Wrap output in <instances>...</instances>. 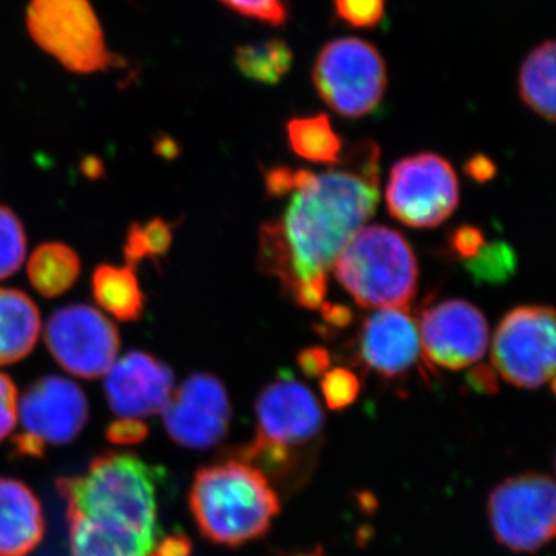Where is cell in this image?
Returning <instances> with one entry per match:
<instances>
[{"mask_svg": "<svg viewBox=\"0 0 556 556\" xmlns=\"http://www.w3.org/2000/svg\"><path fill=\"white\" fill-rule=\"evenodd\" d=\"M380 149L364 139L343 150L324 174L294 170L291 200L280 218L260 229L262 273L306 309H320L340 252L379 203Z\"/></svg>", "mask_w": 556, "mask_h": 556, "instance_id": "6da1fadb", "label": "cell"}, {"mask_svg": "<svg viewBox=\"0 0 556 556\" xmlns=\"http://www.w3.org/2000/svg\"><path fill=\"white\" fill-rule=\"evenodd\" d=\"M189 506L201 535L226 547L265 536L281 508L268 475L243 457L200 468Z\"/></svg>", "mask_w": 556, "mask_h": 556, "instance_id": "7a4b0ae2", "label": "cell"}, {"mask_svg": "<svg viewBox=\"0 0 556 556\" xmlns=\"http://www.w3.org/2000/svg\"><path fill=\"white\" fill-rule=\"evenodd\" d=\"M67 514L116 519L149 533L159 525L153 468L129 452H108L91 460L86 473L58 482Z\"/></svg>", "mask_w": 556, "mask_h": 556, "instance_id": "3957f363", "label": "cell"}, {"mask_svg": "<svg viewBox=\"0 0 556 556\" xmlns=\"http://www.w3.org/2000/svg\"><path fill=\"white\" fill-rule=\"evenodd\" d=\"M332 269L362 308L407 309L416 298L419 268L415 251L402 233L386 226H362Z\"/></svg>", "mask_w": 556, "mask_h": 556, "instance_id": "277c9868", "label": "cell"}, {"mask_svg": "<svg viewBox=\"0 0 556 556\" xmlns=\"http://www.w3.org/2000/svg\"><path fill=\"white\" fill-rule=\"evenodd\" d=\"M27 30L68 72L91 75L118 65L90 0H30Z\"/></svg>", "mask_w": 556, "mask_h": 556, "instance_id": "5b68a950", "label": "cell"}, {"mask_svg": "<svg viewBox=\"0 0 556 556\" xmlns=\"http://www.w3.org/2000/svg\"><path fill=\"white\" fill-rule=\"evenodd\" d=\"M313 83L329 109L361 118L376 110L386 94V61L368 40L334 39L318 51Z\"/></svg>", "mask_w": 556, "mask_h": 556, "instance_id": "8992f818", "label": "cell"}, {"mask_svg": "<svg viewBox=\"0 0 556 556\" xmlns=\"http://www.w3.org/2000/svg\"><path fill=\"white\" fill-rule=\"evenodd\" d=\"M255 416L257 434L241 455L252 464L283 463L291 452L313 444L324 433L320 402L305 383L295 379L281 378L263 388Z\"/></svg>", "mask_w": 556, "mask_h": 556, "instance_id": "52a82bcc", "label": "cell"}, {"mask_svg": "<svg viewBox=\"0 0 556 556\" xmlns=\"http://www.w3.org/2000/svg\"><path fill=\"white\" fill-rule=\"evenodd\" d=\"M486 515L501 546L515 554H535L556 532L554 478L529 471L506 479L490 493Z\"/></svg>", "mask_w": 556, "mask_h": 556, "instance_id": "ba28073f", "label": "cell"}, {"mask_svg": "<svg viewBox=\"0 0 556 556\" xmlns=\"http://www.w3.org/2000/svg\"><path fill=\"white\" fill-rule=\"evenodd\" d=\"M555 346V311L548 306H519L496 329L493 367L515 387H554Z\"/></svg>", "mask_w": 556, "mask_h": 556, "instance_id": "9c48e42d", "label": "cell"}, {"mask_svg": "<svg viewBox=\"0 0 556 556\" xmlns=\"http://www.w3.org/2000/svg\"><path fill=\"white\" fill-rule=\"evenodd\" d=\"M391 217L409 228H437L459 204V182L452 164L437 153H417L394 164L388 179Z\"/></svg>", "mask_w": 556, "mask_h": 556, "instance_id": "30bf717a", "label": "cell"}, {"mask_svg": "<svg viewBox=\"0 0 556 556\" xmlns=\"http://www.w3.org/2000/svg\"><path fill=\"white\" fill-rule=\"evenodd\" d=\"M21 431L13 444L17 455L40 457L50 445H65L89 420V401L72 380L47 376L36 380L20 401Z\"/></svg>", "mask_w": 556, "mask_h": 556, "instance_id": "8fae6325", "label": "cell"}, {"mask_svg": "<svg viewBox=\"0 0 556 556\" xmlns=\"http://www.w3.org/2000/svg\"><path fill=\"white\" fill-rule=\"evenodd\" d=\"M46 343L65 371L83 379L105 376L115 364L121 345L115 325L89 305L56 311L47 324Z\"/></svg>", "mask_w": 556, "mask_h": 556, "instance_id": "7c38bea8", "label": "cell"}, {"mask_svg": "<svg viewBox=\"0 0 556 556\" xmlns=\"http://www.w3.org/2000/svg\"><path fill=\"white\" fill-rule=\"evenodd\" d=\"M232 405L226 387L217 376L197 372L190 376L163 409L164 428L178 445L207 450L228 434Z\"/></svg>", "mask_w": 556, "mask_h": 556, "instance_id": "4fadbf2b", "label": "cell"}, {"mask_svg": "<svg viewBox=\"0 0 556 556\" xmlns=\"http://www.w3.org/2000/svg\"><path fill=\"white\" fill-rule=\"evenodd\" d=\"M420 348L437 367L457 371L478 364L489 346L484 314L466 300H447L424 311Z\"/></svg>", "mask_w": 556, "mask_h": 556, "instance_id": "5bb4252c", "label": "cell"}, {"mask_svg": "<svg viewBox=\"0 0 556 556\" xmlns=\"http://www.w3.org/2000/svg\"><path fill=\"white\" fill-rule=\"evenodd\" d=\"M105 397L118 419L142 420L163 413L175 390L172 369L142 351H131L105 372Z\"/></svg>", "mask_w": 556, "mask_h": 556, "instance_id": "9a60e30c", "label": "cell"}, {"mask_svg": "<svg viewBox=\"0 0 556 556\" xmlns=\"http://www.w3.org/2000/svg\"><path fill=\"white\" fill-rule=\"evenodd\" d=\"M420 356V336L407 309H378L358 332L362 364L383 378L405 375Z\"/></svg>", "mask_w": 556, "mask_h": 556, "instance_id": "2e32d148", "label": "cell"}, {"mask_svg": "<svg viewBox=\"0 0 556 556\" xmlns=\"http://www.w3.org/2000/svg\"><path fill=\"white\" fill-rule=\"evenodd\" d=\"M46 533L38 497L24 482L0 478V556L30 555Z\"/></svg>", "mask_w": 556, "mask_h": 556, "instance_id": "e0dca14e", "label": "cell"}, {"mask_svg": "<svg viewBox=\"0 0 556 556\" xmlns=\"http://www.w3.org/2000/svg\"><path fill=\"white\" fill-rule=\"evenodd\" d=\"M39 334L40 314L35 302L17 289L0 288V365L27 357Z\"/></svg>", "mask_w": 556, "mask_h": 556, "instance_id": "ac0fdd59", "label": "cell"}, {"mask_svg": "<svg viewBox=\"0 0 556 556\" xmlns=\"http://www.w3.org/2000/svg\"><path fill=\"white\" fill-rule=\"evenodd\" d=\"M91 292L98 305L121 321H137L144 313V292L130 266H98L91 277Z\"/></svg>", "mask_w": 556, "mask_h": 556, "instance_id": "d6986e66", "label": "cell"}, {"mask_svg": "<svg viewBox=\"0 0 556 556\" xmlns=\"http://www.w3.org/2000/svg\"><path fill=\"white\" fill-rule=\"evenodd\" d=\"M555 54L554 40L540 43L519 70V97L522 102L548 123H555Z\"/></svg>", "mask_w": 556, "mask_h": 556, "instance_id": "ffe728a7", "label": "cell"}, {"mask_svg": "<svg viewBox=\"0 0 556 556\" xmlns=\"http://www.w3.org/2000/svg\"><path fill=\"white\" fill-rule=\"evenodd\" d=\"M28 280L42 298L54 299L67 292L80 274V260L75 249L64 243L40 244L27 265Z\"/></svg>", "mask_w": 556, "mask_h": 556, "instance_id": "44dd1931", "label": "cell"}, {"mask_svg": "<svg viewBox=\"0 0 556 556\" xmlns=\"http://www.w3.org/2000/svg\"><path fill=\"white\" fill-rule=\"evenodd\" d=\"M292 152L313 163H338L343 153V139L332 129L327 115L294 118L287 126Z\"/></svg>", "mask_w": 556, "mask_h": 556, "instance_id": "7402d4cb", "label": "cell"}, {"mask_svg": "<svg viewBox=\"0 0 556 556\" xmlns=\"http://www.w3.org/2000/svg\"><path fill=\"white\" fill-rule=\"evenodd\" d=\"M292 61L291 47L281 39L248 43L236 51V65L241 75L266 86L280 83L291 70Z\"/></svg>", "mask_w": 556, "mask_h": 556, "instance_id": "603a6c76", "label": "cell"}, {"mask_svg": "<svg viewBox=\"0 0 556 556\" xmlns=\"http://www.w3.org/2000/svg\"><path fill=\"white\" fill-rule=\"evenodd\" d=\"M174 241V228L163 218H152L148 223H134L127 230L124 241V258L127 266L137 268L146 260H161L169 252Z\"/></svg>", "mask_w": 556, "mask_h": 556, "instance_id": "cb8c5ba5", "label": "cell"}, {"mask_svg": "<svg viewBox=\"0 0 556 556\" xmlns=\"http://www.w3.org/2000/svg\"><path fill=\"white\" fill-rule=\"evenodd\" d=\"M467 269L478 283H504L517 270V255L503 241L485 243L473 258L467 260Z\"/></svg>", "mask_w": 556, "mask_h": 556, "instance_id": "d4e9b609", "label": "cell"}, {"mask_svg": "<svg viewBox=\"0 0 556 556\" xmlns=\"http://www.w3.org/2000/svg\"><path fill=\"white\" fill-rule=\"evenodd\" d=\"M27 254L24 226L11 208L0 204V280L16 274Z\"/></svg>", "mask_w": 556, "mask_h": 556, "instance_id": "484cf974", "label": "cell"}, {"mask_svg": "<svg viewBox=\"0 0 556 556\" xmlns=\"http://www.w3.org/2000/svg\"><path fill=\"white\" fill-rule=\"evenodd\" d=\"M358 394L361 382L357 375L350 369L332 368L321 376V396L329 409L342 412L351 407L357 401Z\"/></svg>", "mask_w": 556, "mask_h": 556, "instance_id": "4316f807", "label": "cell"}, {"mask_svg": "<svg viewBox=\"0 0 556 556\" xmlns=\"http://www.w3.org/2000/svg\"><path fill=\"white\" fill-rule=\"evenodd\" d=\"M336 14L357 28H372L386 16V0H334Z\"/></svg>", "mask_w": 556, "mask_h": 556, "instance_id": "83f0119b", "label": "cell"}, {"mask_svg": "<svg viewBox=\"0 0 556 556\" xmlns=\"http://www.w3.org/2000/svg\"><path fill=\"white\" fill-rule=\"evenodd\" d=\"M219 2L241 16L265 22L274 27L287 24L289 16L285 0H219Z\"/></svg>", "mask_w": 556, "mask_h": 556, "instance_id": "f1b7e54d", "label": "cell"}, {"mask_svg": "<svg viewBox=\"0 0 556 556\" xmlns=\"http://www.w3.org/2000/svg\"><path fill=\"white\" fill-rule=\"evenodd\" d=\"M17 407H20L17 388L9 376L0 372V441L16 428Z\"/></svg>", "mask_w": 556, "mask_h": 556, "instance_id": "f546056e", "label": "cell"}, {"mask_svg": "<svg viewBox=\"0 0 556 556\" xmlns=\"http://www.w3.org/2000/svg\"><path fill=\"white\" fill-rule=\"evenodd\" d=\"M484 244V233L475 226H463L450 237V247L466 262L473 258Z\"/></svg>", "mask_w": 556, "mask_h": 556, "instance_id": "4dcf8cb0", "label": "cell"}, {"mask_svg": "<svg viewBox=\"0 0 556 556\" xmlns=\"http://www.w3.org/2000/svg\"><path fill=\"white\" fill-rule=\"evenodd\" d=\"M149 430L142 420L118 419L110 424L108 437L115 444H137L148 437Z\"/></svg>", "mask_w": 556, "mask_h": 556, "instance_id": "1f68e13d", "label": "cell"}, {"mask_svg": "<svg viewBox=\"0 0 556 556\" xmlns=\"http://www.w3.org/2000/svg\"><path fill=\"white\" fill-rule=\"evenodd\" d=\"M298 365L309 378H320L331 367V356L325 348H306L299 354Z\"/></svg>", "mask_w": 556, "mask_h": 556, "instance_id": "d6a6232c", "label": "cell"}, {"mask_svg": "<svg viewBox=\"0 0 556 556\" xmlns=\"http://www.w3.org/2000/svg\"><path fill=\"white\" fill-rule=\"evenodd\" d=\"M294 188V170L276 167L266 175V189L273 197H283Z\"/></svg>", "mask_w": 556, "mask_h": 556, "instance_id": "836d02e7", "label": "cell"}, {"mask_svg": "<svg viewBox=\"0 0 556 556\" xmlns=\"http://www.w3.org/2000/svg\"><path fill=\"white\" fill-rule=\"evenodd\" d=\"M468 383L479 393L493 394L497 391L495 369L489 367H477L468 372Z\"/></svg>", "mask_w": 556, "mask_h": 556, "instance_id": "e575fe53", "label": "cell"}, {"mask_svg": "<svg viewBox=\"0 0 556 556\" xmlns=\"http://www.w3.org/2000/svg\"><path fill=\"white\" fill-rule=\"evenodd\" d=\"M466 174L468 177L478 182H485L496 175V166L492 160L486 159L485 155H475L473 159L467 161Z\"/></svg>", "mask_w": 556, "mask_h": 556, "instance_id": "d590c367", "label": "cell"}, {"mask_svg": "<svg viewBox=\"0 0 556 556\" xmlns=\"http://www.w3.org/2000/svg\"><path fill=\"white\" fill-rule=\"evenodd\" d=\"M320 309L325 320L336 325V327H346V325L353 320V314H351V311L348 309L346 306L327 305V303H324Z\"/></svg>", "mask_w": 556, "mask_h": 556, "instance_id": "8d00e7d4", "label": "cell"}]
</instances>
